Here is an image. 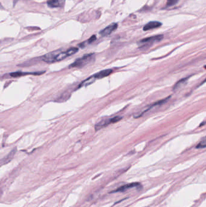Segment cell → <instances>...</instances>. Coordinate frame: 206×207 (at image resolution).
<instances>
[{"mask_svg":"<svg viewBox=\"0 0 206 207\" xmlns=\"http://www.w3.org/2000/svg\"><path fill=\"white\" fill-rule=\"evenodd\" d=\"M95 58V55L93 53H90L88 55H85L84 56L77 59L74 62H73L70 65V68H75V67H83L93 61H94Z\"/></svg>","mask_w":206,"mask_h":207,"instance_id":"6da1fadb","label":"cell"},{"mask_svg":"<svg viewBox=\"0 0 206 207\" xmlns=\"http://www.w3.org/2000/svg\"><path fill=\"white\" fill-rule=\"evenodd\" d=\"M118 27L117 23H112L111 24L109 25L106 27H105L104 29L102 30L100 32L99 34L102 36H106L111 34L113 32H114Z\"/></svg>","mask_w":206,"mask_h":207,"instance_id":"7a4b0ae2","label":"cell"},{"mask_svg":"<svg viewBox=\"0 0 206 207\" xmlns=\"http://www.w3.org/2000/svg\"><path fill=\"white\" fill-rule=\"evenodd\" d=\"M163 38V35H155L153 36H151L149 38H145L143 39H142L140 42L142 44H152L155 42H158L161 41Z\"/></svg>","mask_w":206,"mask_h":207,"instance_id":"3957f363","label":"cell"},{"mask_svg":"<svg viewBox=\"0 0 206 207\" xmlns=\"http://www.w3.org/2000/svg\"><path fill=\"white\" fill-rule=\"evenodd\" d=\"M65 0H48L47 2V6L50 8H62L63 6Z\"/></svg>","mask_w":206,"mask_h":207,"instance_id":"277c9868","label":"cell"},{"mask_svg":"<svg viewBox=\"0 0 206 207\" xmlns=\"http://www.w3.org/2000/svg\"><path fill=\"white\" fill-rule=\"evenodd\" d=\"M113 123L112 122V118L111 119H102L101 120L100 122H99L98 123L96 124L95 128L96 130H98L100 128H102L103 127L107 126L108 124Z\"/></svg>","mask_w":206,"mask_h":207,"instance_id":"5b68a950","label":"cell"},{"mask_svg":"<svg viewBox=\"0 0 206 207\" xmlns=\"http://www.w3.org/2000/svg\"><path fill=\"white\" fill-rule=\"evenodd\" d=\"M139 185V183H136V182H134V183H128V184H126V185H123L119 188H118L117 190H114L112 191V193H115V192H122V191H125L129 188H133V187H137V186H138Z\"/></svg>","mask_w":206,"mask_h":207,"instance_id":"8992f818","label":"cell"},{"mask_svg":"<svg viewBox=\"0 0 206 207\" xmlns=\"http://www.w3.org/2000/svg\"><path fill=\"white\" fill-rule=\"evenodd\" d=\"M162 25V24L160 22L158 21H151L148 23V24H146L144 27H143V30L146 31V30H149L151 29H155V28H158L159 27H160Z\"/></svg>","mask_w":206,"mask_h":207,"instance_id":"52a82bcc","label":"cell"},{"mask_svg":"<svg viewBox=\"0 0 206 207\" xmlns=\"http://www.w3.org/2000/svg\"><path fill=\"white\" fill-rule=\"evenodd\" d=\"M112 73V69H106V70H104L94 75V77L96 78V79H100V78H103L109 76Z\"/></svg>","mask_w":206,"mask_h":207,"instance_id":"ba28073f","label":"cell"},{"mask_svg":"<svg viewBox=\"0 0 206 207\" xmlns=\"http://www.w3.org/2000/svg\"><path fill=\"white\" fill-rule=\"evenodd\" d=\"M187 81V78H183V79H181L180 81H178L174 85V86L173 87V90L174 92L180 89H181V87H183L185 85V84L186 83Z\"/></svg>","mask_w":206,"mask_h":207,"instance_id":"9c48e42d","label":"cell"},{"mask_svg":"<svg viewBox=\"0 0 206 207\" xmlns=\"http://www.w3.org/2000/svg\"><path fill=\"white\" fill-rule=\"evenodd\" d=\"M96 78L94 77V75L93 77H91L88 78H87V80H85V81H84L82 83H81L79 86L78 88H81V87H86V86H88L90 84H91L92 83H93L95 80H96Z\"/></svg>","mask_w":206,"mask_h":207,"instance_id":"30bf717a","label":"cell"},{"mask_svg":"<svg viewBox=\"0 0 206 207\" xmlns=\"http://www.w3.org/2000/svg\"><path fill=\"white\" fill-rule=\"evenodd\" d=\"M15 152H16V149H14L6 158H5L3 159H2V164L3 165V164H6L12 160V159L13 158L14 155L15 154Z\"/></svg>","mask_w":206,"mask_h":207,"instance_id":"8fae6325","label":"cell"},{"mask_svg":"<svg viewBox=\"0 0 206 207\" xmlns=\"http://www.w3.org/2000/svg\"><path fill=\"white\" fill-rule=\"evenodd\" d=\"M29 74H32V75L36 74V75H38V74H39V73H23V72H13V73L11 74L10 75H11V77L16 78V77H22V76H24V75H29Z\"/></svg>","mask_w":206,"mask_h":207,"instance_id":"7c38bea8","label":"cell"},{"mask_svg":"<svg viewBox=\"0 0 206 207\" xmlns=\"http://www.w3.org/2000/svg\"><path fill=\"white\" fill-rule=\"evenodd\" d=\"M96 39V35H93V36H92L91 37H90L88 41H85V42H84L81 44L79 45H80L81 47H84V45H85L86 44H91V43H92L93 42H94Z\"/></svg>","mask_w":206,"mask_h":207,"instance_id":"4fadbf2b","label":"cell"},{"mask_svg":"<svg viewBox=\"0 0 206 207\" xmlns=\"http://www.w3.org/2000/svg\"><path fill=\"white\" fill-rule=\"evenodd\" d=\"M206 147V136L204 137L199 144L197 146L196 148H204Z\"/></svg>","mask_w":206,"mask_h":207,"instance_id":"5bb4252c","label":"cell"},{"mask_svg":"<svg viewBox=\"0 0 206 207\" xmlns=\"http://www.w3.org/2000/svg\"><path fill=\"white\" fill-rule=\"evenodd\" d=\"M179 0H168L167 2V6L170 7L175 5L176 3H178Z\"/></svg>","mask_w":206,"mask_h":207,"instance_id":"9a60e30c","label":"cell"},{"mask_svg":"<svg viewBox=\"0 0 206 207\" xmlns=\"http://www.w3.org/2000/svg\"><path fill=\"white\" fill-rule=\"evenodd\" d=\"M204 68H206V65H205V67H204Z\"/></svg>","mask_w":206,"mask_h":207,"instance_id":"2e32d148","label":"cell"},{"mask_svg":"<svg viewBox=\"0 0 206 207\" xmlns=\"http://www.w3.org/2000/svg\"><path fill=\"white\" fill-rule=\"evenodd\" d=\"M205 81H206V80H205Z\"/></svg>","mask_w":206,"mask_h":207,"instance_id":"e0dca14e","label":"cell"}]
</instances>
